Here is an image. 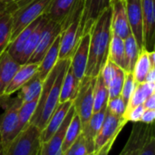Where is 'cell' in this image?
<instances>
[{"mask_svg":"<svg viewBox=\"0 0 155 155\" xmlns=\"http://www.w3.org/2000/svg\"><path fill=\"white\" fill-rule=\"evenodd\" d=\"M155 118V110H149L144 109L143 115L141 117L140 123H143L144 124H153Z\"/></svg>","mask_w":155,"mask_h":155,"instance_id":"cell-41","label":"cell"},{"mask_svg":"<svg viewBox=\"0 0 155 155\" xmlns=\"http://www.w3.org/2000/svg\"><path fill=\"white\" fill-rule=\"evenodd\" d=\"M40 134L41 131L29 123L9 143L5 155H39Z\"/></svg>","mask_w":155,"mask_h":155,"instance_id":"cell-5","label":"cell"},{"mask_svg":"<svg viewBox=\"0 0 155 155\" xmlns=\"http://www.w3.org/2000/svg\"><path fill=\"white\" fill-rule=\"evenodd\" d=\"M43 15H41L40 17H38L36 20H35L34 22H32L30 25H28L25 28H24L8 45V46L6 47V51L7 53L15 60L17 61L20 64H21V57H22V54L25 45V43L27 41V38L29 37L30 34L33 32V30L35 28V26L38 25L39 21L41 20Z\"/></svg>","mask_w":155,"mask_h":155,"instance_id":"cell-22","label":"cell"},{"mask_svg":"<svg viewBox=\"0 0 155 155\" xmlns=\"http://www.w3.org/2000/svg\"><path fill=\"white\" fill-rule=\"evenodd\" d=\"M108 59L117 66L124 69L125 72L127 71V62H126V56L124 51V39L114 34H112L111 41H110Z\"/></svg>","mask_w":155,"mask_h":155,"instance_id":"cell-25","label":"cell"},{"mask_svg":"<svg viewBox=\"0 0 155 155\" xmlns=\"http://www.w3.org/2000/svg\"><path fill=\"white\" fill-rule=\"evenodd\" d=\"M53 0H21L13 16L11 41L28 25L45 15ZM10 41V42H11Z\"/></svg>","mask_w":155,"mask_h":155,"instance_id":"cell-4","label":"cell"},{"mask_svg":"<svg viewBox=\"0 0 155 155\" xmlns=\"http://www.w3.org/2000/svg\"><path fill=\"white\" fill-rule=\"evenodd\" d=\"M126 14L130 30L140 48H143V11L141 0H125Z\"/></svg>","mask_w":155,"mask_h":155,"instance_id":"cell-17","label":"cell"},{"mask_svg":"<svg viewBox=\"0 0 155 155\" xmlns=\"http://www.w3.org/2000/svg\"><path fill=\"white\" fill-rule=\"evenodd\" d=\"M82 133V124L78 115L74 113L66 131L64 139V143L62 145V153H64L78 138V136Z\"/></svg>","mask_w":155,"mask_h":155,"instance_id":"cell-32","label":"cell"},{"mask_svg":"<svg viewBox=\"0 0 155 155\" xmlns=\"http://www.w3.org/2000/svg\"><path fill=\"white\" fill-rule=\"evenodd\" d=\"M109 100L108 88L100 74L96 76L94 87V113L105 108Z\"/></svg>","mask_w":155,"mask_h":155,"instance_id":"cell-31","label":"cell"},{"mask_svg":"<svg viewBox=\"0 0 155 155\" xmlns=\"http://www.w3.org/2000/svg\"><path fill=\"white\" fill-rule=\"evenodd\" d=\"M39 64H29L25 63L20 65L19 69L16 71L9 84L7 85L4 95L11 96L13 94L16 93L25 84H26L37 72Z\"/></svg>","mask_w":155,"mask_h":155,"instance_id":"cell-20","label":"cell"},{"mask_svg":"<svg viewBox=\"0 0 155 155\" xmlns=\"http://www.w3.org/2000/svg\"><path fill=\"white\" fill-rule=\"evenodd\" d=\"M89 42L90 34L86 33L83 35L70 59V68L74 75L79 81H81L85 74L89 54Z\"/></svg>","mask_w":155,"mask_h":155,"instance_id":"cell-15","label":"cell"},{"mask_svg":"<svg viewBox=\"0 0 155 155\" xmlns=\"http://www.w3.org/2000/svg\"><path fill=\"white\" fill-rule=\"evenodd\" d=\"M155 67L153 66L150 63L149 57H148V51H146L144 48H142L140 50L138 58L135 62L134 67L133 69V75L137 84H142L145 81V77L151 68Z\"/></svg>","mask_w":155,"mask_h":155,"instance_id":"cell-29","label":"cell"},{"mask_svg":"<svg viewBox=\"0 0 155 155\" xmlns=\"http://www.w3.org/2000/svg\"><path fill=\"white\" fill-rule=\"evenodd\" d=\"M124 77H125V71L118 66L114 76L113 77V79L110 81V83L107 85L109 99L121 95L123 84L124 82Z\"/></svg>","mask_w":155,"mask_h":155,"instance_id":"cell-35","label":"cell"},{"mask_svg":"<svg viewBox=\"0 0 155 155\" xmlns=\"http://www.w3.org/2000/svg\"><path fill=\"white\" fill-rule=\"evenodd\" d=\"M47 19L45 18V16L43 15L41 20L39 21L38 25L35 26V28L33 30V32L30 34L29 37L27 38V41L25 43V48H24V51H23V54H22V57H21V64H25L29 57L31 56V54H33V52L35 51L36 45H37V43L39 41V38H40V35L42 34V31L45 27V25H46L47 23Z\"/></svg>","mask_w":155,"mask_h":155,"instance_id":"cell-28","label":"cell"},{"mask_svg":"<svg viewBox=\"0 0 155 155\" xmlns=\"http://www.w3.org/2000/svg\"><path fill=\"white\" fill-rule=\"evenodd\" d=\"M144 109L149 110H155V94L150 95L143 104Z\"/></svg>","mask_w":155,"mask_h":155,"instance_id":"cell-42","label":"cell"},{"mask_svg":"<svg viewBox=\"0 0 155 155\" xmlns=\"http://www.w3.org/2000/svg\"><path fill=\"white\" fill-rule=\"evenodd\" d=\"M84 5L76 9L72 16L63 25L60 34L59 59L71 58L76 45L78 44L81 35V17Z\"/></svg>","mask_w":155,"mask_h":155,"instance_id":"cell-6","label":"cell"},{"mask_svg":"<svg viewBox=\"0 0 155 155\" xmlns=\"http://www.w3.org/2000/svg\"><path fill=\"white\" fill-rule=\"evenodd\" d=\"M137 86V83L135 82L133 73L131 72H125V77H124V82L123 84L122 92H121V97L125 103L126 106L128 105V103L130 101V98L134 92L135 88ZM127 108V107H126Z\"/></svg>","mask_w":155,"mask_h":155,"instance_id":"cell-37","label":"cell"},{"mask_svg":"<svg viewBox=\"0 0 155 155\" xmlns=\"http://www.w3.org/2000/svg\"><path fill=\"white\" fill-rule=\"evenodd\" d=\"M19 5L20 1H0V54L6 49L11 41L13 16Z\"/></svg>","mask_w":155,"mask_h":155,"instance_id":"cell-11","label":"cell"},{"mask_svg":"<svg viewBox=\"0 0 155 155\" xmlns=\"http://www.w3.org/2000/svg\"><path fill=\"white\" fill-rule=\"evenodd\" d=\"M94 153L91 150L84 136L81 134L74 141V143L63 153V155H88Z\"/></svg>","mask_w":155,"mask_h":155,"instance_id":"cell-36","label":"cell"},{"mask_svg":"<svg viewBox=\"0 0 155 155\" xmlns=\"http://www.w3.org/2000/svg\"><path fill=\"white\" fill-rule=\"evenodd\" d=\"M128 122L124 117H118L110 114L106 110L104 120L98 134L94 139V152L100 150L103 146L111 141H115L118 134Z\"/></svg>","mask_w":155,"mask_h":155,"instance_id":"cell-8","label":"cell"},{"mask_svg":"<svg viewBox=\"0 0 155 155\" xmlns=\"http://www.w3.org/2000/svg\"><path fill=\"white\" fill-rule=\"evenodd\" d=\"M110 6V0H84L81 17V35L90 32V29L100 15Z\"/></svg>","mask_w":155,"mask_h":155,"instance_id":"cell-18","label":"cell"},{"mask_svg":"<svg viewBox=\"0 0 155 155\" xmlns=\"http://www.w3.org/2000/svg\"><path fill=\"white\" fill-rule=\"evenodd\" d=\"M139 155H155V137L152 135L143 147Z\"/></svg>","mask_w":155,"mask_h":155,"instance_id":"cell-40","label":"cell"},{"mask_svg":"<svg viewBox=\"0 0 155 155\" xmlns=\"http://www.w3.org/2000/svg\"><path fill=\"white\" fill-rule=\"evenodd\" d=\"M110 8L112 34L125 39L132 34L126 14L125 0H110Z\"/></svg>","mask_w":155,"mask_h":155,"instance_id":"cell-14","label":"cell"},{"mask_svg":"<svg viewBox=\"0 0 155 155\" xmlns=\"http://www.w3.org/2000/svg\"><path fill=\"white\" fill-rule=\"evenodd\" d=\"M152 135H153V124L135 123L126 144L119 155H139Z\"/></svg>","mask_w":155,"mask_h":155,"instance_id":"cell-9","label":"cell"},{"mask_svg":"<svg viewBox=\"0 0 155 155\" xmlns=\"http://www.w3.org/2000/svg\"><path fill=\"white\" fill-rule=\"evenodd\" d=\"M84 3V0H53L44 15L47 20L64 25Z\"/></svg>","mask_w":155,"mask_h":155,"instance_id":"cell-12","label":"cell"},{"mask_svg":"<svg viewBox=\"0 0 155 155\" xmlns=\"http://www.w3.org/2000/svg\"><path fill=\"white\" fill-rule=\"evenodd\" d=\"M38 99L25 102L21 104L18 110V131L19 133L30 123L31 118L33 117L36 106H37Z\"/></svg>","mask_w":155,"mask_h":155,"instance_id":"cell-34","label":"cell"},{"mask_svg":"<svg viewBox=\"0 0 155 155\" xmlns=\"http://www.w3.org/2000/svg\"><path fill=\"white\" fill-rule=\"evenodd\" d=\"M80 81L74 75L70 65L67 69V71L64 74L62 86H61V92H60V98L59 103H64L67 101H74L78 89H79Z\"/></svg>","mask_w":155,"mask_h":155,"instance_id":"cell-26","label":"cell"},{"mask_svg":"<svg viewBox=\"0 0 155 155\" xmlns=\"http://www.w3.org/2000/svg\"><path fill=\"white\" fill-rule=\"evenodd\" d=\"M43 80L35 74L26 84L18 90V98L22 103L39 99L43 88Z\"/></svg>","mask_w":155,"mask_h":155,"instance_id":"cell-27","label":"cell"},{"mask_svg":"<svg viewBox=\"0 0 155 155\" xmlns=\"http://www.w3.org/2000/svg\"><path fill=\"white\" fill-rule=\"evenodd\" d=\"M146 83H155V67L151 68V70L149 71V73L147 74L146 77H145V81Z\"/></svg>","mask_w":155,"mask_h":155,"instance_id":"cell-44","label":"cell"},{"mask_svg":"<svg viewBox=\"0 0 155 155\" xmlns=\"http://www.w3.org/2000/svg\"><path fill=\"white\" fill-rule=\"evenodd\" d=\"M148 57H149L151 64L153 66H155V51L148 52Z\"/></svg>","mask_w":155,"mask_h":155,"instance_id":"cell-45","label":"cell"},{"mask_svg":"<svg viewBox=\"0 0 155 155\" xmlns=\"http://www.w3.org/2000/svg\"><path fill=\"white\" fill-rule=\"evenodd\" d=\"M74 113H75V111H74V105L72 104L64 120L63 121L62 124L57 129V131L51 136V138L47 142L41 143L39 155H63L62 145L64 143L65 131H66Z\"/></svg>","mask_w":155,"mask_h":155,"instance_id":"cell-16","label":"cell"},{"mask_svg":"<svg viewBox=\"0 0 155 155\" xmlns=\"http://www.w3.org/2000/svg\"><path fill=\"white\" fill-rule=\"evenodd\" d=\"M59 46H60V35L55 38L43 59L38 64L37 75L44 81L50 71L54 68L59 59Z\"/></svg>","mask_w":155,"mask_h":155,"instance_id":"cell-23","label":"cell"},{"mask_svg":"<svg viewBox=\"0 0 155 155\" xmlns=\"http://www.w3.org/2000/svg\"><path fill=\"white\" fill-rule=\"evenodd\" d=\"M72 104H73L72 101H67L58 104L57 107L55 108V110L50 116L48 122L46 123L45 128L41 131L40 139L42 143L47 142L51 138V136L57 131V129L60 127L63 121L64 120Z\"/></svg>","mask_w":155,"mask_h":155,"instance_id":"cell-19","label":"cell"},{"mask_svg":"<svg viewBox=\"0 0 155 155\" xmlns=\"http://www.w3.org/2000/svg\"><path fill=\"white\" fill-rule=\"evenodd\" d=\"M0 155H5V151H4L2 143H1V140H0Z\"/></svg>","mask_w":155,"mask_h":155,"instance_id":"cell-46","label":"cell"},{"mask_svg":"<svg viewBox=\"0 0 155 155\" xmlns=\"http://www.w3.org/2000/svg\"><path fill=\"white\" fill-rule=\"evenodd\" d=\"M143 111H144V107L143 104L134 106L133 108L126 110V112L124 114V118L127 122H132L134 124L139 123Z\"/></svg>","mask_w":155,"mask_h":155,"instance_id":"cell-39","label":"cell"},{"mask_svg":"<svg viewBox=\"0 0 155 155\" xmlns=\"http://www.w3.org/2000/svg\"><path fill=\"white\" fill-rule=\"evenodd\" d=\"M20 65L21 64L15 61L6 50L0 54V97L4 95L7 85Z\"/></svg>","mask_w":155,"mask_h":155,"instance_id":"cell-21","label":"cell"},{"mask_svg":"<svg viewBox=\"0 0 155 155\" xmlns=\"http://www.w3.org/2000/svg\"><path fill=\"white\" fill-rule=\"evenodd\" d=\"M126 104L122 99L121 96H117L114 98H110L107 102L106 110L118 117H124V114L126 111Z\"/></svg>","mask_w":155,"mask_h":155,"instance_id":"cell-38","label":"cell"},{"mask_svg":"<svg viewBox=\"0 0 155 155\" xmlns=\"http://www.w3.org/2000/svg\"><path fill=\"white\" fill-rule=\"evenodd\" d=\"M124 51H125V56H126V62H127L126 72L132 73L134 67L135 62L138 58L140 48L137 45L136 40L134 39L132 34L128 35L125 39H124Z\"/></svg>","mask_w":155,"mask_h":155,"instance_id":"cell-33","label":"cell"},{"mask_svg":"<svg viewBox=\"0 0 155 155\" xmlns=\"http://www.w3.org/2000/svg\"><path fill=\"white\" fill-rule=\"evenodd\" d=\"M70 59H58L54 68L43 82V88L38 99L37 106L30 124L42 131L50 116L59 104L61 86L65 72L70 65Z\"/></svg>","mask_w":155,"mask_h":155,"instance_id":"cell-1","label":"cell"},{"mask_svg":"<svg viewBox=\"0 0 155 155\" xmlns=\"http://www.w3.org/2000/svg\"><path fill=\"white\" fill-rule=\"evenodd\" d=\"M105 114H106V107L103 108L102 110H100L98 112L93 113L88 123L82 129V134L84 136L86 143H88L89 147L91 148V150L93 152H94V139L95 135L98 134L99 130L101 129V126L104 120Z\"/></svg>","mask_w":155,"mask_h":155,"instance_id":"cell-24","label":"cell"},{"mask_svg":"<svg viewBox=\"0 0 155 155\" xmlns=\"http://www.w3.org/2000/svg\"><path fill=\"white\" fill-rule=\"evenodd\" d=\"M95 80L96 77L84 75L80 81L77 94L73 101V105L75 114L80 119L82 129L86 125L94 113V87Z\"/></svg>","mask_w":155,"mask_h":155,"instance_id":"cell-7","label":"cell"},{"mask_svg":"<svg viewBox=\"0 0 155 155\" xmlns=\"http://www.w3.org/2000/svg\"><path fill=\"white\" fill-rule=\"evenodd\" d=\"M89 34V54L84 75L96 77L108 60L109 45L112 37L110 6L95 20Z\"/></svg>","mask_w":155,"mask_h":155,"instance_id":"cell-2","label":"cell"},{"mask_svg":"<svg viewBox=\"0 0 155 155\" xmlns=\"http://www.w3.org/2000/svg\"><path fill=\"white\" fill-rule=\"evenodd\" d=\"M22 104L18 96L11 98L3 95L0 97V106L4 108V113L0 115V140L4 151L19 134L18 110Z\"/></svg>","mask_w":155,"mask_h":155,"instance_id":"cell-3","label":"cell"},{"mask_svg":"<svg viewBox=\"0 0 155 155\" xmlns=\"http://www.w3.org/2000/svg\"><path fill=\"white\" fill-rule=\"evenodd\" d=\"M63 29V25L58 23H54L52 21H47L46 25H45L42 34L40 35L39 41L37 45L29 57L26 63L29 64H39L55 38L61 34Z\"/></svg>","mask_w":155,"mask_h":155,"instance_id":"cell-10","label":"cell"},{"mask_svg":"<svg viewBox=\"0 0 155 155\" xmlns=\"http://www.w3.org/2000/svg\"><path fill=\"white\" fill-rule=\"evenodd\" d=\"M143 11V48L155 51V0H141Z\"/></svg>","mask_w":155,"mask_h":155,"instance_id":"cell-13","label":"cell"},{"mask_svg":"<svg viewBox=\"0 0 155 155\" xmlns=\"http://www.w3.org/2000/svg\"><path fill=\"white\" fill-rule=\"evenodd\" d=\"M114 143V141L109 142L104 146H103L100 150L95 152V154L94 155H108L109 153H110V151H111V149H112V146H113Z\"/></svg>","mask_w":155,"mask_h":155,"instance_id":"cell-43","label":"cell"},{"mask_svg":"<svg viewBox=\"0 0 155 155\" xmlns=\"http://www.w3.org/2000/svg\"><path fill=\"white\" fill-rule=\"evenodd\" d=\"M95 154V152L94 153H90V154H88V155H94Z\"/></svg>","mask_w":155,"mask_h":155,"instance_id":"cell-48","label":"cell"},{"mask_svg":"<svg viewBox=\"0 0 155 155\" xmlns=\"http://www.w3.org/2000/svg\"><path fill=\"white\" fill-rule=\"evenodd\" d=\"M153 94H155V83L143 82L142 84H137V86L130 98L126 110L143 104V102Z\"/></svg>","mask_w":155,"mask_h":155,"instance_id":"cell-30","label":"cell"},{"mask_svg":"<svg viewBox=\"0 0 155 155\" xmlns=\"http://www.w3.org/2000/svg\"><path fill=\"white\" fill-rule=\"evenodd\" d=\"M0 1H4V2H11V1H19V0H0Z\"/></svg>","mask_w":155,"mask_h":155,"instance_id":"cell-47","label":"cell"}]
</instances>
